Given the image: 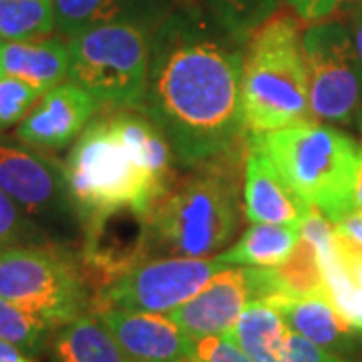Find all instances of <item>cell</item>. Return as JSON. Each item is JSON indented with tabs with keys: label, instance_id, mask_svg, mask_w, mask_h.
<instances>
[{
	"label": "cell",
	"instance_id": "obj_1",
	"mask_svg": "<svg viewBox=\"0 0 362 362\" xmlns=\"http://www.w3.org/2000/svg\"><path fill=\"white\" fill-rule=\"evenodd\" d=\"M244 51L204 26L169 21L151 42L141 113L149 117L181 165L235 156L246 133L242 115Z\"/></svg>",
	"mask_w": 362,
	"mask_h": 362
},
{
	"label": "cell",
	"instance_id": "obj_2",
	"mask_svg": "<svg viewBox=\"0 0 362 362\" xmlns=\"http://www.w3.org/2000/svg\"><path fill=\"white\" fill-rule=\"evenodd\" d=\"M175 153L141 111H115L90 121L65 161L69 195L81 221L113 207L149 214L175 183Z\"/></svg>",
	"mask_w": 362,
	"mask_h": 362
},
{
	"label": "cell",
	"instance_id": "obj_3",
	"mask_svg": "<svg viewBox=\"0 0 362 362\" xmlns=\"http://www.w3.org/2000/svg\"><path fill=\"white\" fill-rule=\"evenodd\" d=\"M232 156L195 165L149 211L151 258H214L242 221L240 177Z\"/></svg>",
	"mask_w": 362,
	"mask_h": 362
},
{
	"label": "cell",
	"instance_id": "obj_4",
	"mask_svg": "<svg viewBox=\"0 0 362 362\" xmlns=\"http://www.w3.org/2000/svg\"><path fill=\"white\" fill-rule=\"evenodd\" d=\"M242 115L250 133L314 121L302 33L290 14H272L250 33L242 69Z\"/></svg>",
	"mask_w": 362,
	"mask_h": 362
},
{
	"label": "cell",
	"instance_id": "obj_5",
	"mask_svg": "<svg viewBox=\"0 0 362 362\" xmlns=\"http://www.w3.org/2000/svg\"><path fill=\"white\" fill-rule=\"evenodd\" d=\"M247 143L270 157L274 168L300 199L332 223L352 211V181L358 143L324 123L250 133Z\"/></svg>",
	"mask_w": 362,
	"mask_h": 362
},
{
	"label": "cell",
	"instance_id": "obj_6",
	"mask_svg": "<svg viewBox=\"0 0 362 362\" xmlns=\"http://www.w3.org/2000/svg\"><path fill=\"white\" fill-rule=\"evenodd\" d=\"M69 81L87 89L99 105L141 111L151 65V39L143 25L113 23L69 39Z\"/></svg>",
	"mask_w": 362,
	"mask_h": 362
},
{
	"label": "cell",
	"instance_id": "obj_7",
	"mask_svg": "<svg viewBox=\"0 0 362 362\" xmlns=\"http://www.w3.org/2000/svg\"><path fill=\"white\" fill-rule=\"evenodd\" d=\"M0 298L51 322L54 328L83 316V272L59 250L11 246L0 250Z\"/></svg>",
	"mask_w": 362,
	"mask_h": 362
},
{
	"label": "cell",
	"instance_id": "obj_8",
	"mask_svg": "<svg viewBox=\"0 0 362 362\" xmlns=\"http://www.w3.org/2000/svg\"><path fill=\"white\" fill-rule=\"evenodd\" d=\"M312 119L362 125V63L350 30L340 23H314L302 35Z\"/></svg>",
	"mask_w": 362,
	"mask_h": 362
},
{
	"label": "cell",
	"instance_id": "obj_9",
	"mask_svg": "<svg viewBox=\"0 0 362 362\" xmlns=\"http://www.w3.org/2000/svg\"><path fill=\"white\" fill-rule=\"evenodd\" d=\"M220 270L223 266L216 258H149L103 286L95 308L169 314L194 298Z\"/></svg>",
	"mask_w": 362,
	"mask_h": 362
},
{
	"label": "cell",
	"instance_id": "obj_10",
	"mask_svg": "<svg viewBox=\"0 0 362 362\" xmlns=\"http://www.w3.org/2000/svg\"><path fill=\"white\" fill-rule=\"evenodd\" d=\"M83 268L101 288L151 258L149 214L133 207L97 211L83 220Z\"/></svg>",
	"mask_w": 362,
	"mask_h": 362
},
{
	"label": "cell",
	"instance_id": "obj_11",
	"mask_svg": "<svg viewBox=\"0 0 362 362\" xmlns=\"http://www.w3.org/2000/svg\"><path fill=\"white\" fill-rule=\"evenodd\" d=\"M0 189L25 214L51 216L75 211L65 165L42 151L18 145H0Z\"/></svg>",
	"mask_w": 362,
	"mask_h": 362
},
{
	"label": "cell",
	"instance_id": "obj_12",
	"mask_svg": "<svg viewBox=\"0 0 362 362\" xmlns=\"http://www.w3.org/2000/svg\"><path fill=\"white\" fill-rule=\"evenodd\" d=\"M101 105L89 90L63 81L42 93L16 127V139L37 151H61L77 141Z\"/></svg>",
	"mask_w": 362,
	"mask_h": 362
},
{
	"label": "cell",
	"instance_id": "obj_13",
	"mask_svg": "<svg viewBox=\"0 0 362 362\" xmlns=\"http://www.w3.org/2000/svg\"><path fill=\"white\" fill-rule=\"evenodd\" d=\"M252 302H256L252 268L228 266L168 316L192 340H197L228 334Z\"/></svg>",
	"mask_w": 362,
	"mask_h": 362
},
{
	"label": "cell",
	"instance_id": "obj_14",
	"mask_svg": "<svg viewBox=\"0 0 362 362\" xmlns=\"http://www.w3.org/2000/svg\"><path fill=\"white\" fill-rule=\"evenodd\" d=\"M97 318L131 362H187L192 338L168 314L101 310Z\"/></svg>",
	"mask_w": 362,
	"mask_h": 362
},
{
	"label": "cell",
	"instance_id": "obj_15",
	"mask_svg": "<svg viewBox=\"0 0 362 362\" xmlns=\"http://www.w3.org/2000/svg\"><path fill=\"white\" fill-rule=\"evenodd\" d=\"M310 206L300 199L270 157L247 143L244 159V216L250 223H274L302 230Z\"/></svg>",
	"mask_w": 362,
	"mask_h": 362
},
{
	"label": "cell",
	"instance_id": "obj_16",
	"mask_svg": "<svg viewBox=\"0 0 362 362\" xmlns=\"http://www.w3.org/2000/svg\"><path fill=\"white\" fill-rule=\"evenodd\" d=\"M69 45L57 39L0 42V78H16L47 93L69 78Z\"/></svg>",
	"mask_w": 362,
	"mask_h": 362
},
{
	"label": "cell",
	"instance_id": "obj_17",
	"mask_svg": "<svg viewBox=\"0 0 362 362\" xmlns=\"http://www.w3.org/2000/svg\"><path fill=\"white\" fill-rule=\"evenodd\" d=\"M264 304L278 312L292 332L324 350L337 352L346 349L354 334V328L338 314L328 294L274 296Z\"/></svg>",
	"mask_w": 362,
	"mask_h": 362
},
{
	"label": "cell",
	"instance_id": "obj_18",
	"mask_svg": "<svg viewBox=\"0 0 362 362\" xmlns=\"http://www.w3.org/2000/svg\"><path fill=\"white\" fill-rule=\"evenodd\" d=\"M153 14H157L153 0H54V28L66 39L113 23L143 25Z\"/></svg>",
	"mask_w": 362,
	"mask_h": 362
},
{
	"label": "cell",
	"instance_id": "obj_19",
	"mask_svg": "<svg viewBox=\"0 0 362 362\" xmlns=\"http://www.w3.org/2000/svg\"><path fill=\"white\" fill-rule=\"evenodd\" d=\"M300 240V230L274 223H252L238 242L214 258L223 268H276L284 262Z\"/></svg>",
	"mask_w": 362,
	"mask_h": 362
},
{
	"label": "cell",
	"instance_id": "obj_20",
	"mask_svg": "<svg viewBox=\"0 0 362 362\" xmlns=\"http://www.w3.org/2000/svg\"><path fill=\"white\" fill-rule=\"evenodd\" d=\"M57 362H131L97 316H78L54 337Z\"/></svg>",
	"mask_w": 362,
	"mask_h": 362
},
{
	"label": "cell",
	"instance_id": "obj_21",
	"mask_svg": "<svg viewBox=\"0 0 362 362\" xmlns=\"http://www.w3.org/2000/svg\"><path fill=\"white\" fill-rule=\"evenodd\" d=\"M316 252L320 259L328 300L354 330L362 332V288L350 274L349 266L338 250L337 232L322 246L316 247Z\"/></svg>",
	"mask_w": 362,
	"mask_h": 362
},
{
	"label": "cell",
	"instance_id": "obj_22",
	"mask_svg": "<svg viewBox=\"0 0 362 362\" xmlns=\"http://www.w3.org/2000/svg\"><path fill=\"white\" fill-rule=\"evenodd\" d=\"M54 30V0H0V39H47Z\"/></svg>",
	"mask_w": 362,
	"mask_h": 362
},
{
	"label": "cell",
	"instance_id": "obj_23",
	"mask_svg": "<svg viewBox=\"0 0 362 362\" xmlns=\"http://www.w3.org/2000/svg\"><path fill=\"white\" fill-rule=\"evenodd\" d=\"M276 274L284 296L326 294L318 252L304 235H300L292 254L280 266H276Z\"/></svg>",
	"mask_w": 362,
	"mask_h": 362
},
{
	"label": "cell",
	"instance_id": "obj_24",
	"mask_svg": "<svg viewBox=\"0 0 362 362\" xmlns=\"http://www.w3.org/2000/svg\"><path fill=\"white\" fill-rule=\"evenodd\" d=\"M52 328L54 326L51 322L0 298V340L25 350L28 354L40 349Z\"/></svg>",
	"mask_w": 362,
	"mask_h": 362
},
{
	"label": "cell",
	"instance_id": "obj_25",
	"mask_svg": "<svg viewBox=\"0 0 362 362\" xmlns=\"http://www.w3.org/2000/svg\"><path fill=\"white\" fill-rule=\"evenodd\" d=\"M280 0H209L220 25L233 37H250L254 28L268 21Z\"/></svg>",
	"mask_w": 362,
	"mask_h": 362
},
{
	"label": "cell",
	"instance_id": "obj_26",
	"mask_svg": "<svg viewBox=\"0 0 362 362\" xmlns=\"http://www.w3.org/2000/svg\"><path fill=\"white\" fill-rule=\"evenodd\" d=\"M42 93L16 78H0V131L18 125Z\"/></svg>",
	"mask_w": 362,
	"mask_h": 362
},
{
	"label": "cell",
	"instance_id": "obj_27",
	"mask_svg": "<svg viewBox=\"0 0 362 362\" xmlns=\"http://www.w3.org/2000/svg\"><path fill=\"white\" fill-rule=\"evenodd\" d=\"M256 362H350L340 358L338 354L316 346L314 342L302 338L290 328L284 332L274 346H272L259 361Z\"/></svg>",
	"mask_w": 362,
	"mask_h": 362
},
{
	"label": "cell",
	"instance_id": "obj_28",
	"mask_svg": "<svg viewBox=\"0 0 362 362\" xmlns=\"http://www.w3.org/2000/svg\"><path fill=\"white\" fill-rule=\"evenodd\" d=\"M187 362H254L233 342L230 334L192 340Z\"/></svg>",
	"mask_w": 362,
	"mask_h": 362
},
{
	"label": "cell",
	"instance_id": "obj_29",
	"mask_svg": "<svg viewBox=\"0 0 362 362\" xmlns=\"http://www.w3.org/2000/svg\"><path fill=\"white\" fill-rule=\"evenodd\" d=\"M33 232V223L25 218V211L0 189V250L16 246Z\"/></svg>",
	"mask_w": 362,
	"mask_h": 362
},
{
	"label": "cell",
	"instance_id": "obj_30",
	"mask_svg": "<svg viewBox=\"0 0 362 362\" xmlns=\"http://www.w3.org/2000/svg\"><path fill=\"white\" fill-rule=\"evenodd\" d=\"M286 2L298 14L300 21L314 25L332 16L349 0H286Z\"/></svg>",
	"mask_w": 362,
	"mask_h": 362
},
{
	"label": "cell",
	"instance_id": "obj_31",
	"mask_svg": "<svg viewBox=\"0 0 362 362\" xmlns=\"http://www.w3.org/2000/svg\"><path fill=\"white\" fill-rule=\"evenodd\" d=\"M338 242L356 254H362V214L350 211L342 220L334 223Z\"/></svg>",
	"mask_w": 362,
	"mask_h": 362
},
{
	"label": "cell",
	"instance_id": "obj_32",
	"mask_svg": "<svg viewBox=\"0 0 362 362\" xmlns=\"http://www.w3.org/2000/svg\"><path fill=\"white\" fill-rule=\"evenodd\" d=\"M352 211L362 214V143H358L356 169H354V181H352Z\"/></svg>",
	"mask_w": 362,
	"mask_h": 362
},
{
	"label": "cell",
	"instance_id": "obj_33",
	"mask_svg": "<svg viewBox=\"0 0 362 362\" xmlns=\"http://www.w3.org/2000/svg\"><path fill=\"white\" fill-rule=\"evenodd\" d=\"M337 242H338V238H337ZM338 250H340L342 258H344V262H346L350 274L354 276V280H356L358 286L362 288V254H356V252H352V250H349V247H344L340 242H338Z\"/></svg>",
	"mask_w": 362,
	"mask_h": 362
},
{
	"label": "cell",
	"instance_id": "obj_34",
	"mask_svg": "<svg viewBox=\"0 0 362 362\" xmlns=\"http://www.w3.org/2000/svg\"><path fill=\"white\" fill-rule=\"evenodd\" d=\"M0 362H37L33 361L25 350L16 349L13 344L0 340Z\"/></svg>",
	"mask_w": 362,
	"mask_h": 362
},
{
	"label": "cell",
	"instance_id": "obj_35",
	"mask_svg": "<svg viewBox=\"0 0 362 362\" xmlns=\"http://www.w3.org/2000/svg\"><path fill=\"white\" fill-rule=\"evenodd\" d=\"M350 37H352V45H354V51L358 54L362 63V4L358 6V11L352 16V28H350Z\"/></svg>",
	"mask_w": 362,
	"mask_h": 362
},
{
	"label": "cell",
	"instance_id": "obj_36",
	"mask_svg": "<svg viewBox=\"0 0 362 362\" xmlns=\"http://www.w3.org/2000/svg\"><path fill=\"white\" fill-rule=\"evenodd\" d=\"M0 42H2V39H0Z\"/></svg>",
	"mask_w": 362,
	"mask_h": 362
}]
</instances>
